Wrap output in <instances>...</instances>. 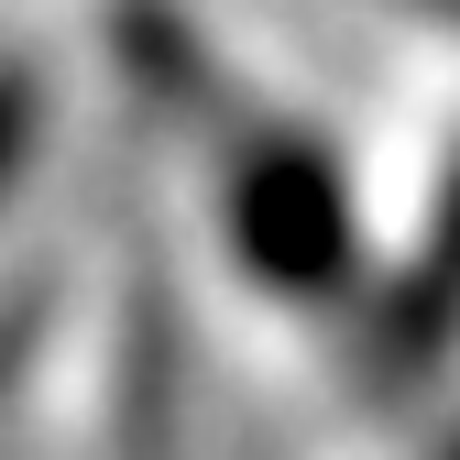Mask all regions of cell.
<instances>
[{"mask_svg":"<svg viewBox=\"0 0 460 460\" xmlns=\"http://www.w3.org/2000/svg\"><path fill=\"white\" fill-rule=\"evenodd\" d=\"M121 44H132V77H143V88H164L176 110H198V99H208L198 44H187L176 22H164V12H132V22H121Z\"/></svg>","mask_w":460,"mask_h":460,"instance_id":"3957f363","label":"cell"},{"mask_svg":"<svg viewBox=\"0 0 460 460\" xmlns=\"http://www.w3.org/2000/svg\"><path fill=\"white\" fill-rule=\"evenodd\" d=\"M460 340V164L438 176V208L417 230V263L394 274V296L373 318V373H428Z\"/></svg>","mask_w":460,"mask_h":460,"instance_id":"7a4b0ae2","label":"cell"},{"mask_svg":"<svg viewBox=\"0 0 460 460\" xmlns=\"http://www.w3.org/2000/svg\"><path fill=\"white\" fill-rule=\"evenodd\" d=\"M33 121H44V88L22 66H0V187L22 176V154H33Z\"/></svg>","mask_w":460,"mask_h":460,"instance_id":"277c9868","label":"cell"},{"mask_svg":"<svg viewBox=\"0 0 460 460\" xmlns=\"http://www.w3.org/2000/svg\"><path fill=\"white\" fill-rule=\"evenodd\" d=\"M417 12H438V22H460V0H417Z\"/></svg>","mask_w":460,"mask_h":460,"instance_id":"5b68a950","label":"cell"},{"mask_svg":"<svg viewBox=\"0 0 460 460\" xmlns=\"http://www.w3.org/2000/svg\"><path fill=\"white\" fill-rule=\"evenodd\" d=\"M219 219H230V252L263 296H340L362 274V219H351V176L307 143V132H242L230 143V176H219Z\"/></svg>","mask_w":460,"mask_h":460,"instance_id":"6da1fadb","label":"cell"},{"mask_svg":"<svg viewBox=\"0 0 460 460\" xmlns=\"http://www.w3.org/2000/svg\"><path fill=\"white\" fill-rule=\"evenodd\" d=\"M438 460H460V428H449V438H438Z\"/></svg>","mask_w":460,"mask_h":460,"instance_id":"8992f818","label":"cell"}]
</instances>
